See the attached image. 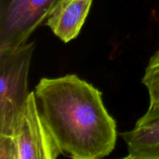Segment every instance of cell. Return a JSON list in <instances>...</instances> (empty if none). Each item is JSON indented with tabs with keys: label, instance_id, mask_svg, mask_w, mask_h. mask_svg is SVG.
<instances>
[{
	"label": "cell",
	"instance_id": "cell-1",
	"mask_svg": "<svg viewBox=\"0 0 159 159\" xmlns=\"http://www.w3.org/2000/svg\"><path fill=\"white\" fill-rule=\"evenodd\" d=\"M34 93L42 117L63 155L99 159L112 153L117 137L116 121L96 87L71 74L43 78Z\"/></svg>",
	"mask_w": 159,
	"mask_h": 159
},
{
	"label": "cell",
	"instance_id": "cell-2",
	"mask_svg": "<svg viewBox=\"0 0 159 159\" xmlns=\"http://www.w3.org/2000/svg\"><path fill=\"white\" fill-rule=\"evenodd\" d=\"M35 42L0 51V134L12 135L26 104L28 74Z\"/></svg>",
	"mask_w": 159,
	"mask_h": 159
},
{
	"label": "cell",
	"instance_id": "cell-3",
	"mask_svg": "<svg viewBox=\"0 0 159 159\" xmlns=\"http://www.w3.org/2000/svg\"><path fill=\"white\" fill-rule=\"evenodd\" d=\"M61 0H0V51L26 43Z\"/></svg>",
	"mask_w": 159,
	"mask_h": 159
},
{
	"label": "cell",
	"instance_id": "cell-4",
	"mask_svg": "<svg viewBox=\"0 0 159 159\" xmlns=\"http://www.w3.org/2000/svg\"><path fill=\"white\" fill-rule=\"evenodd\" d=\"M12 136L16 144L19 159H55L62 154L42 117L34 92L30 93Z\"/></svg>",
	"mask_w": 159,
	"mask_h": 159
},
{
	"label": "cell",
	"instance_id": "cell-5",
	"mask_svg": "<svg viewBox=\"0 0 159 159\" xmlns=\"http://www.w3.org/2000/svg\"><path fill=\"white\" fill-rule=\"evenodd\" d=\"M121 136L127 147L124 158L159 159V110L145 113L132 130Z\"/></svg>",
	"mask_w": 159,
	"mask_h": 159
},
{
	"label": "cell",
	"instance_id": "cell-6",
	"mask_svg": "<svg viewBox=\"0 0 159 159\" xmlns=\"http://www.w3.org/2000/svg\"><path fill=\"white\" fill-rule=\"evenodd\" d=\"M93 0H61L45 25L65 43L79 36Z\"/></svg>",
	"mask_w": 159,
	"mask_h": 159
},
{
	"label": "cell",
	"instance_id": "cell-7",
	"mask_svg": "<svg viewBox=\"0 0 159 159\" xmlns=\"http://www.w3.org/2000/svg\"><path fill=\"white\" fill-rule=\"evenodd\" d=\"M142 82L149 95V107L146 113L156 111L159 110V43L158 50L149 60Z\"/></svg>",
	"mask_w": 159,
	"mask_h": 159
},
{
	"label": "cell",
	"instance_id": "cell-8",
	"mask_svg": "<svg viewBox=\"0 0 159 159\" xmlns=\"http://www.w3.org/2000/svg\"><path fill=\"white\" fill-rule=\"evenodd\" d=\"M0 159H19L16 144L12 135L0 134Z\"/></svg>",
	"mask_w": 159,
	"mask_h": 159
}]
</instances>
